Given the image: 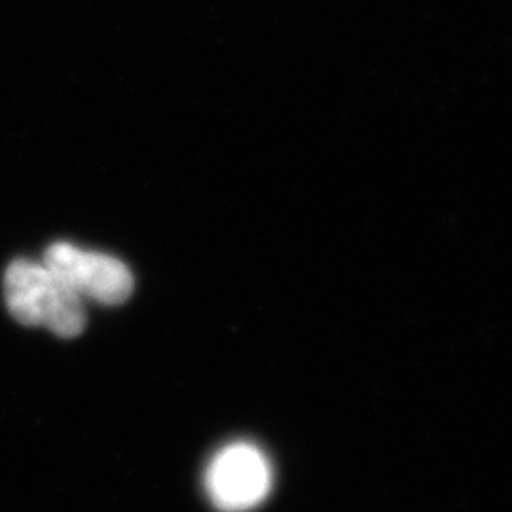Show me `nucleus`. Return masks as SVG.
<instances>
[{"mask_svg": "<svg viewBox=\"0 0 512 512\" xmlns=\"http://www.w3.org/2000/svg\"><path fill=\"white\" fill-rule=\"evenodd\" d=\"M272 482L270 461L249 442L224 446L205 471L207 495L224 512L255 509L270 494Z\"/></svg>", "mask_w": 512, "mask_h": 512, "instance_id": "nucleus-2", "label": "nucleus"}, {"mask_svg": "<svg viewBox=\"0 0 512 512\" xmlns=\"http://www.w3.org/2000/svg\"><path fill=\"white\" fill-rule=\"evenodd\" d=\"M4 300L23 327H44L74 338L86 327L84 298L42 262L14 260L4 274Z\"/></svg>", "mask_w": 512, "mask_h": 512, "instance_id": "nucleus-1", "label": "nucleus"}, {"mask_svg": "<svg viewBox=\"0 0 512 512\" xmlns=\"http://www.w3.org/2000/svg\"><path fill=\"white\" fill-rule=\"evenodd\" d=\"M44 264L82 298L105 306L126 302L133 293V274L114 256L88 251L67 241L48 247Z\"/></svg>", "mask_w": 512, "mask_h": 512, "instance_id": "nucleus-3", "label": "nucleus"}]
</instances>
